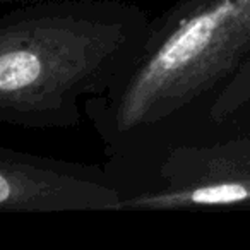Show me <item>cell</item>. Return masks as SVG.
Returning <instances> with one entry per match:
<instances>
[{"instance_id":"cell-1","label":"cell","mask_w":250,"mask_h":250,"mask_svg":"<svg viewBox=\"0 0 250 250\" xmlns=\"http://www.w3.org/2000/svg\"><path fill=\"white\" fill-rule=\"evenodd\" d=\"M146 11L127 0H33L0 18V122L69 129L79 100L127 76L149 36Z\"/></svg>"},{"instance_id":"cell-2","label":"cell","mask_w":250,"mask_h":250,"mask_svg":"<svg viewBox=\"0 0 250 250\" xmlns=\"http://www.w3.org/2000/svg\"><path fill=\"white\" fill-rule=\"evenodd\" d=\"M103 146L124 211L250 209V60L173 115Z\"/></svg>"},{"instance_id":"cell-3","label":"cell","mask_w":250,"mask_h":250,"mask_svg":"<svg viewBox=\"0 0 250 250\" xmlns=\"http://www.w3.org/2000/svg\"><path fill=\"white\" fill-rule=\"evenodd\" d=\"M250 60V0H175L151 21L132 69L84 113L101 143L149 127Z\"/></svg>"},{"instance_id":"cell-4","label":"cell","mask_w":250,"mask_h":250,"mask_svg":"<svg viewBox=\"0 0 250 250\" xmlns=\"http://www.w3.org/2000/svg\"><path fill=\"white\" fill-rule=\"evenodd\" d=\"M124 211L104 165H86L0 146V212Z\"/></svg>"},{"instance_id":"cell-5","label":"cell","mask_w":250,"mask_h":250,"mask_svg":"<svg viewBox=\"0 0 250 250\" xmlns=\"http://www.w3.org/2000/svg\"><path fill=\"white\" fill-rule=\"evenodd\" d=\"M21 2H33V0H0V4H21Z\"/></svg>"}]
</instances>
